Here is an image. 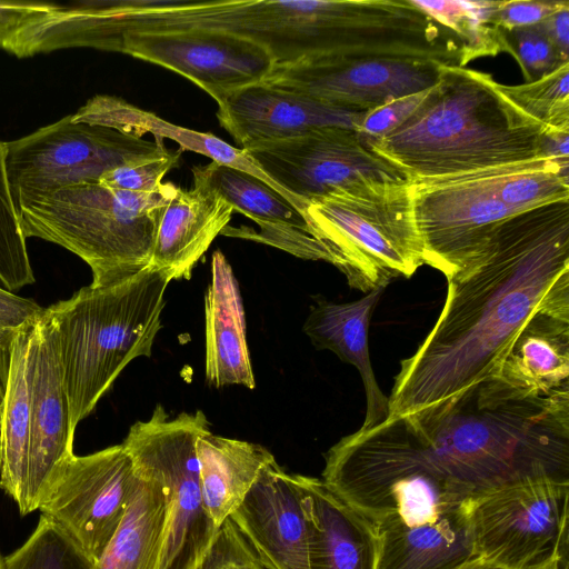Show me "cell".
I'll list each match as a JSON object with an SVG mask.
<instances>
[{
    "instance_id": "f6af8a7d",
    "label": "cell",
    "mask_w": 569,
    "mask_h": 569,
    "mask_svg": "<svg viewBox=\"0 0 569 569\" xmlns=\"http://www.w3.org/2000/svg\"><path fill=\"white\" fill-rule=\"evenodd\" d=\"M6 355H7V352H1V351H0V371H1V369H3V367H2V363H3V362H2V360H4V359H6Z\"/></svg>"
},
{
    "instance_id": "3957f363",
    "label": "cell",
    "mask_w": 569,
    "mask_h": 569,
    "mask_svg": "<svg viewBox=\"0 0 569 569\" xmlns=\"http://www.w3.org/2000/svg\"><path fill=\"white\" fill-rule=\"evenodd\" d=\"M406 419L471 495L529 476L569 478V389L516 398L483 381L435 413Z\"/></svg>"
},
{
    "instance_id": "6da1fadb",
    "label": "cell",
    "mask_w": 569,
    "mask_h": 569,
    "mask_svg": "<svg viewBox=\"0 0 569 569\" xmlns=\"http://www.w3.org/2000/svg\"><path fill=\"white\" fill-rule=\"evenodd\" d=\"M447 280L438 320L400 363L387 419L435 413L496 377L536 313L569 320V201L502 220Z\"/></svg>"
},
{
    "instance_id": "8992f818",
    "label": "cell",
    "mask_w": 569,
    "mask_h": 569,
    "mask_svg": "<svg viewBox=\"0 0 569 569\" xmlns=\"http://www.w3.org/2000/svg\"><path fill=\"white\" fill-rule=\"evenodd\" d=\"M177 187L153 192L84 182L54 190L18 209L26 238L58 244L83 260L92 284L102 286L151 268L163 210Z\"/></svg>"
},
{
    "instance_id": "44dd1931",
    "label": "cell",
    "mask_w": 569,
    "mask_h": 569,
    "mask_svg": "<svg viewBox=\"0 0 569 569\" xmlns=\"http://www.w3.org/2000/svg\"><path fill=\"white\" fill-rule=\"evenodd\" d=\"M193 188H178L161 216L151 267L172 280L190 279L196 263L228 226L233 208L198 173Z\"/></svg>"
},
{
    "instance_id": "836d02e7",
    "label": "cell",
    "mask_w": 569,
    "mask_h": 569,
    "mask_svg": "<svg viewBox=\"0 0 569 569\" xmlns=\"http://www.w3.org/2000/svg\"><path fill=\"white\" fill-rule=\"evenodd\" d=\"M26 240L8 181L6 142L0 141V281L10 291L36 281Z\"/></svg>"
},
{
    "instance_id": "f546056e",
    "label": "cell",
    "mask_w": 569,
    "mask_h": 569,
    "mask_svg": "<svg viewBox=\"0 0 569 569\" xmlns=\"http://www.w3.org/2000/svg\"><path fill=\"white\" fill-rule=\"evenodd\" d=\"M493 183L500 201L518 212L569 201V159L538 157L496 167Z\"/></svg>"
},
{
    "instance_id": "4fadbf2b",
    "label": "cell",
    "mask_w": 569,
    "mask_h": 569,
    "mask_svg": "<svg viewBox=\"0 0 569 569\" xmlns=\"http://www.w3.org/2000/svg\"><path fill=\"white\" fill-rule=\"evenodd\" d=\"M243 151L278 187L302 203L361 178L406 180L349 128H318Z\"/></svg>"
},
{
    "instance_id": "60d3db41",
    "label": "cell",
    "mask_w": 569,
    "mask_h": 569,
    "mask_svg": "<svg viewBox=\"0 0 569 569\" xmlns=\"http://www.w3.org/2000/svg\"><path fill=\"white\" fill-rule=\"evenodd\" d=\"M54 4L37 1H0V36L34 16L49 11Z\"/></svg>"
},
{
    "instance_id": "7c38bea8",
    "label": "cell",
    "mask_w": 569,
    "mask_h": 569,
    "mask_svg": "<svg viewBox=\"0 0 569 569\" xmlns=\"http://www.w3.org/2000/svg\"><path fill=\"white\" fill-rule=\"evenodd\" d=\"M495 168L409 181L423 262L446 278L475 256L502 220L518 213L498 198Z\"/></svg>"
},
{
    "instance_id": "ab89813d",
    "label": "cell",
    "mask_w": 569,
    "mask_h": 569,
    "mask_svg": "<svg viewBox=\"0 0 569 569\" xmlns=\"http://www.w3.org/2000/svg\"><path fill=\"white\" fill-rule=\"evenodd\" d=\"M565 1H500L497 24L506 30L538 24L558 10Z\"/></svg>"
},
{
    "instance_id": "f35d334b",
    "label": "cell",
    "mask_w": 569,
    "mask_h": 569,
    "mask_svg": "<svg viewBox=\"0 0 569 569\" xmlns=\"http://www.w3.org/2000/svg\"><path fill=\"white\" fill-rule=\"evenodd\" d=\"M42 311L43 308L36 301L0 287V351L7 352L16 333L37 319Z\"/></svg>"
},
{
    "instance_id": "52a82bcc",
    "label": "cell",
    "mask_w": 569,
    "mask_h": 569,
    "mask_svg": "<svg viewBox=\"0 0 569 569\" xmlns=\"http://www.w3.org/2000/svg\"><path fill=\"white\" fill-rule=\"evenodd\" d=\"M302 214L352 289H386L425 264L408 180L361 178L308 201Z\"/></svg>"
},
{
    "instance_id": "8fae6325",
    "label": "cell",
    "mask_w": 569,
    "mask_h": 569,
    "mask_svg": "<svg viewBox=\"0 0 569 569\" xmlns=\"http://www.w3.org/2000/svg\"><path fill=\"white\" fill-rule=\"evenodd\" d=\"M137 480L122 443L72 453L50 475L38 509L96 561L121 523Z\"/></svg>"
},
{
    "instance_id": "7bdbcfd3",
    "label": "cell",
    "mask_w": 569,
    "mask_h": 569,
    "mask_svg": "<svg viewBox=\"0 0 569 569\" xmlns=\"http://www.w3.org/2000/svg\"><path fill=\"white\" fill-rule=\"evenodd\" d=\"M528 569H568L567 553H556Z\"/></svg>"
},
{
    "instance_id": "d6986e66",
    "label": "cell",
    "mask_w": 569,
    "mask_h": 569,
    "mask_svg": "<svg viewBox=\"0 0 569 569\" xmlns=\"http://www.w3.org/2000/svg\"><path fill=\"white\" fill-rule=\"evenodd\" d=\"M73 438L59 358L41 313L36 320L30 449L22 516L38 509L50 475L73 453Z\"/></svg>"
},
{
    "instance_id": "5bb4252c",
    "label": "cell",
    "mask_w": 569,
    "mask_h": 569,
    "mask_svg": "<svg viewBox=\"0 0 569 569\" xmlns=\"http://www.w3.org/2000/svg\"><path fill=\"white\" fill-rule=\"evenodd\" d=\"M110 51L179 73L204 90L217 104L242 88L264 81L276 67L266 47L216 30L128 32Z\"/></svg>"
},
{
    "instance_id": "d590c367",
    "label": "cell",
    "mask_w": 569,
    "mask_h": 569,
    "mask_svg": "<svg viewBox=\"0 0 569 569\" xmlns=\"http://www.w3.org/2000/svg\"><path fill=\"white\" fill-rule=\"evenodd\" d=\"M183 149L164 150L154 156L114 167L106 171L98 183L118 190L153 192L162 186L167 172L179 162Z\"/></svg>"
},
{
    "instance_id": "4dcf8cb0",
    "label": "cell",
    "mask_w": 569,
    "mask_h": 569,
    "mask_svg": "<svg viewBox=\"0 0 569 569\" xmlns=\"http://www.w3.org/2000/svg\"><path fill=\"white\" fill-rule=\"evenodd\" d=\"M452 31L463 43L468 62L503 51L497 10L500 1L411 0Z\"/></svg>"
},
{
    "instance_id": "f1b7e54d",
    "label": "cell",
    "mask_w": 569,
    "mask_h": 569,
    "mask_svg": "<svg viewBox=\"0 0 569 569\" xmlns=\"http://www.w3.org/2000/svg\"><path fill=\"white\" fill-rule=\"evenodd\" d=\"M167 523L161 485L138 477L123 519L93 569H158Z\"/></svg>"
},
{
    "instance_id": "ee69618b",
    "label": "cell",
    "mask_w": 569,
    "mask_h": 569,
    "mask_svg": "<svg viewBox=\"0 0 569 569\" xmlns=\"http://www.w3.org/2000/svg\"><path fill=\"white\" fill-rule=\"evenodd\" d=\"M457 569H502V568L476 557V558H472L469 561L465 562Z\"/></svg>"
},
{
    "instance_id": "b9f144b4",
    "label": "cell",
    "mask_w": 569,
    "mask_h": 569,
    "mask_svg": "<svg viewBox=\"0 0 569 569\" xmlns=\"http://www.w3.org/2000/svg\"><path fill=\"white\" fill-rule=\"evenodd\" d=\"M555 43L560 53L569 59V1L538 23Z\"/></svg>"
},
{
    "instance_id": "7dc6e473",
    "label": "cell",
    "mask_w": 569,
    "mask_h": 569,
    "mask_svg": "<svg viewBox=\"0 0 569 569\" xmlns=\"http://www.w3.org/2000/svg\"><path fill=\"white\" fill-rule=\"evenodd\" d=\"M0 378H2V377L0 376ZM2 396H3V387L0 385V410H1Z\"/></svg>"
},
{
    "instance_id": "603a6c76",
    "label": "cell",
    "mask_w": 569,
    "mask_h": 569,
    "mask_svg": "<svg viewBox=\"0 0 569 569\" xmlns=\"http://www.w3.org/2000/svg\"><path fill=\"white\" fill-rule=\"evenodd\" d=\"M37 319L19 330L9 343L0 410V486L16 501L21 515L30 449Z\"/></svg>"
},
{
    "instance_id": "9c48e42d",
    "label": "cell",
    "mask_w": 569,
    "mask_h": 569,
    "mask_svg": "<svg viewBox=\"0 0 569 569\" xmlns=\"http://www.w3.org/2000/svg\"><path fill=\"white\" fill-rule=\"evenodd\" d=\"M569 478L516 479L471 495L462 507L475 557L528 569L567 553Z\"/></svg>"
},
{
    "instance_id": "5b68a950",
    "label": "cell",
    "mask_w": 569,
    "mask_h": 569,
    "mask_svg": "<svg viewBox=\"0 0 569 569\" xmlns=\"http://www.w3.org/2000/svg\"><path fill=\"white\" fill-rule=\"evenodd\" d=\"M321 476L336 497L377 528L433 520L471 496L406 418L386 419L341 438L326 452Z\"/></svg>"
},
{
    "instance_id": "484cf974",
    "label": "cell",
    "mask_w": 569,
    "mask_h": 569,
    "mask_svg": "<svg viewBox=\"0 0 569 569\" xmlns=\"http://www.w3.org/2000/svg\"><path fill=\"white\" fill-rule=\"evenodd\" d=\"M377 529L376 569H457L476 558L462 506L422 523Z\"/></svg>"
},
{
    "instance_id": "2e32d148",
    "label": "cell",
    "mask_w": 569,
    "mask_h": 569,
    "mask_svg": "<svg viewBox=\"0 0 569 569\" xmlns=\"http://www.w3.org/2000/svg\"><path fill=\"white\" fill-rule=\"evenodd\" d=\"M267 569H310L308 526L295 475L276 460L229 517Z\"/></svg>"
},
{
    "instance_id": "7a4b0ae2",
    "label": "cell",
    "mask_w": 569,
    "mask_h": 569,
    "mask_svg": "<svg viewBox=\"0 0 569 569\" xmlns=\"http://www.w3.org/2000/svg\"><path fill=\"white\" fill-rule=\"evenodd\" d=\"M546 138L490 74L442 66L438 82L401 124L363 141L412 181L549 157Z\"/></svg>"
},
{
    "instance_id": "ffe728a7",
    "label": "cell",
    "mask_w": 569,
    "mask_h": 569,
    "mask_svg": "<svg viewBox=\"0 0 569 569\" xmlns=\"http://www.w3.org/2000/svg\"><path fill=\"white\" fill-rule=\"evenodd\" d=\"M308 526L310 569H376L377 527L321 479L295 475Z\"/></svg>"
},
{
    "instance_id": "4316f807",
    "label": "cell",
    "mask_w": 569,
    "mask_h": 569,
    "mask_svg": "<svg viewBox=\"0 0 569 569\" xmlns=\"http://www.w3.org/2000/svg\"><path fill=\"white\" fill-rule=\"evenodd\" d=\"M196 450L204 509L219 528L276 459L261 445L214 435L209 427L199 435Z\"/></svg>"
},
{
    "instance_id": "e0dca14e",
    "label": "cell",
    "mask_w": 569,
    "mask_h": 569,
    "mask_svg": "<svg viewBox=\"0 0 569 569\" xmlns=\"http://www.w3.org/2000/svg\"><path fill=\"white\" fill-rule=\"evenodd\" d=\"M365 113L337 109L262 81L226 97L218 103L217 118L239 149L246 150L318 128L341 127L357 131Z\"/></svg>"
},
{
    "instance_id": "277c9868",
    "label": "cell",
    "mask_w": 569,
    "mask_h": 569,
    "mask_svg": "<svg viewBox=\"0 0 569 569\" xmlns=\"http://www.w3.org/2000/svg\"><path fill=\"white\" fill-rule=\"evenodd\" d=\"M171 280L168 272L151 267L117 282L90 283L43 308L73 435L121 371L133 359L151 356Z\"/></svg>"
},
{
    "instance_id": "74e56055",
    "label": "cell",
    "mask_w": 569,
    "mask_h": 569,
    "mask_svg": "<svg viewBox=\"0 0 569 569\" xmlns=\"http://www.w3.org/2000/svg\"><path fill=\"white\" fill-rule=\"evenodd\" d=\"M427 90L392 100L366 111L357 132L365 139L380 138L401 124L423 101Z\"/></svg>"
},
{
    "instance_id": "9a60e30c",
    "label": "cell",
    "mask_w": 569,
    "mask_h": 569,
    "mask_svg": "<svg viewBox=\"0 0 569 569\" xmlns=\"http://www.w3.org/2000/svg\"><path fill=\"white\" fill-rule=\"evenodd\" d=\"M441 67L403 58H311L276 66L264 81L337 109L369 111L431 88Z\"/></svg>"
},
{
    "instance_id": "83f0119b",
    "label": "cell",
    "mask_w": 569,
    "mask_h": 569,
    "mask_svg": "<svg viewBox=\"0 0 569 569\" xmlns=\"http://www.w3.org/2000/svg\"><path fill=\"white\" fill-rule=\"evenodd\" d=\"M72 120L73 122L108 127L139 137L149 132L158 139H171L178 142L181 149L203 154L211 161L244 172H250L253 169L251 160L243 150L227 143L212 133L172 124L120 98L96 96L72 114Z\"/></svg>"
},
{
    "instance_id": "ba28073f",
    "label": "cell",
    "mask_w": 569,
    "mask_h": 569,
    "mask_svg": "<svg viewBox=\"0 0 569 569\" xmlns=\"http://www.w3.org/2000/svg\"><path fill=\"white\" fill-rule=\"evenodd\" d=\"M209 427L204 413L182 412L170 419L162 406L133 423L122 446L138 477L161 485L168 523L158 569H197L217 528L206 512L196 441Z\"/></svg>"
},
{
    "instance_id": "8d00e7d4",
    "label": "cell",
    "mask_w": 569,
    "mask_h": 569,
    "mask_svg": "<svg viewBox=\"0 0 569 569\" xmlns=\"http://www.w3.org/2000/svg\"><path fill=\"white\" fill-rule=\"evenodd\" d=\"M197 569H264L252 548L228 518L218 529Z\"/></svg>"
},
{
    "instance_id": "1f68e13d",
    "label": "cell",
    "mask_w": 569,
    "mask_h": 569,
    "mask_svg": "<svg viewBox=\"0 0 569 569\" xmlns=\"http://www.w3.org/2000/svg\"><path fill=\"white\" fill-rule=\"evenodd\" d=\"M497 89L547 134L569 133V62L536 81L518 86L497 82Z\"/></svg>"
},
{
    "instance_id": "d4e9b609",
    "label": "cell",
    "mask_w": 569,
    "mask_h": 569,
    "mask_svg": "<svg viewBox=\"0 0 569 569\" xmlns=\"http://www.w3.org/2000/svg\"><path fill=\"white\" fill-rule=\"evenodd\" d=\"M488 380L518 398L569 389V320L536 313L519 331L497 376Z\"/></svg>"
},
{
    "instance_id": "e575fe53",
    "label": "cell",
    "mask_w": 569,
    "mask_h": 569,
    "mask_svg": "<svg viewBox=\"0 0 569 569\" xmlns=\"http://www.w3.org/2000/svg\"><path fill=\"white\" fill-rule=\"evenodd\" d=\"M503 51L519 63L527 82L536 81L569 62L539 24L500 29Z\"/></svg>"
},
{
    "instance_id": "d6a6232c",
    "label": "cell",
    "mask_w": 569,
    "mask_h": 569,
    "mask_svg": "<svg viewBox=\"0 0 569 569\" xmlns=\"http://www.w3.org/2000/svg\"><path fill=\"white\" fill-rule=\"evenodd\" d=\"M4 563L6 569H93L94 561L41 515L34 531Z\"/></svg>"
},
{
    "instance_id": "30bf717a",
    "label": "cell",
    "mask_w": 569,
    "mask_h": 569,
    "mask_svg": "<svg viewBox=\"0 0 569 569\" xmlns=\"http://www.w3.org/2000/svg\"><path fill=\"white\" fill-rule=\"evenodd\" d=\"M168 148L162 139L73 122L72 116L6 142L8 181L17 211L68 186L98 182L106 171Z\"/></svg>"
},
{
    "instance_id": "ac0fdd59",
    "label": "cell",
    "mask_w": 569,
    "mask_h": 569,
    "mask_svg": "<svg viewBox=\"0 0 569 569\" xmlns=\"http://www.w3.org/2000/svg\"><path fill=\"white\" fill-rule=\"evenodd\" d=\"M192 172L198 173L233 210L259 226L258 231L227 226L221 234L262 242L305 260L331 263L327 248L303 214L261 179L216 161L194 166Z\"/></svg>"
},
{
    "instance_id": "bcb514c9",
    "label": "cell",
    "mask_w": 569,
    "mask_h": 569,
    "mask_svg": "<svg viewBox=\"0 0 569 569\" xmlns=\"http://www.w3.org/2000/svg\"><path fill=\"white\" fill-rule=\"evenodd\" d=\"M0 569H6L4 558L0 555Z\"/></svg>"
},
{
    "instance_id": "cb8c5ba5",
    "label": "cell",
    "mask_w": 569,
    "mask_h": 569,
    "mask_svg": "<svg viewBox=\"0 0 569 569\" xmlns=\"http://www.w3.org/2000/svg\"><path fill=\"white\" fill-rule=\"evenodd\" d=\"M383 291L385 288H379L346 303L321 300L311 309L303 325L305 333L318 350H330L358 369L367 402L360 429L375 427L389 415V399L376 380L368 346L370 319Z\"/></svg>"
},
{
    "instance_id": "7402d4cb",
    "label": "cell",
    "mask_w": 569,
    "mask_h": 569,
    "mask_svg": "<svg viewBox=\"0 0 569 569\" xmlns=\"http://www.w3.org/2000/svg\"><path fill=\"white\" fill-rule=\"evenodd\" d=\"M207 381L217 387H256L246 336V317L237 278L223 253L214 251L204 295Z\"/></svg>"
}]
</instances>
